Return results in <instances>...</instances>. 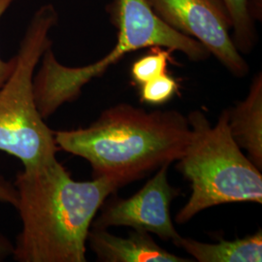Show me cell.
<instances>
[{
	"label": "cell",
	"instance_id": "cell-1",
	"mask_svg": "<svg viewBox=\"0 0 262 262\" xmlns=\"http://www.w3.org/2000/svg\"><path fill=\"white\" fill-rule=\"evenodd\" d=\"M21 221L13 257L19 262H84L96 213L121 186L108 178L77 182L56 159L17 174Z\"/></svg>",
	"mask_w": 262,
	"mask_h": 262
},
{
	"label": "cell",
	"instance_id": "cell-2",
	"mask_svg": "<svg viewBox=\"0 0 262 262\" xmlns=\"http://www.w3.org/2000/svg\"><path fill=\"white\" fill-rule=\"evenodd\" d=\"M190 125L177 110L148 112L130 104L104 110L86 128L56 131V146L85 159L94 178H108L123 187L182 158Z\"/></svg>",
	"mask_w": 262,
	"mask_h": 262
},
{
	"label": "cell",
	"instance_id": "cell-3",
	"mask_svg": "<svg viewBox=\"0 0 262 262\" xmlns=\"http://www.w3.org/2000/svg\"><path fill=\"white\" fill-rule=\"evenodd\" d=\"M190 139L177 169L191 185V195L178 212L176 223L185 224L211 207L262 203L260 170L235 142L228 125V111L221 113L215 125L200 110L189 113Z\"/></svg>",
	"mask_w": 262,
	"mask_h": 262
},
{
	"label": "cell",
	"instance_id": "cell-4",
	"mask_svg": "<svg viewBox=\"0 0 262 262\" xmlns=\"http://www.w3.org/2000/svg\"><path fill=\"white\" fill-rule=\"evenodd\" d=\"M118 42L112 51L93 64L67 67L60 64L49 48L42 66L33 78L38 111L45 120L62 104L76 99L84 84L119 61L125 54L143 48L161 47L178 51L192 61L208 58L202 44L166 25L147 0H118Z\"/></svg>",
	"mask_w": 262,
	"mask_h": 262
},
{
	"label": "cell",
	"instance_id": "cell-5",
	"mask_svg": "<svg viewBox=\"0 0 262 262\" xmlns=\"http://www.w3.org/2000/svg\"><path fill=\"white\" fill-rule=\"evenodd\" d=\"M57 21L53 4H45L34 13L14 56V69L0 88V151L19 159L24 169L56 159L59 150L54 131L38 111L33 90L35 68L52 46L50 32Z\"/></svg>",
	"mask_w": 262,
	"mask_h": 262
},
{
	"label": "cell",
	"instance_id": "cell-6",
	"mask_svg": "<svg viewBox=\"0 0 262 262\" xmlns=\"http://www.w3.org/2000/svg\"><path fill=\"white\" fill-rule=\"evenodd\" d=\"M169 27L195 39L233 75L242 78L249 66L229 34L230 20L215 0H147Z\"/></svg>",
	"mask_w": 262,
	"mask_h": 262
},
{
	"label": "cell",
	"instance_id": "cell-7",
	"mask_svg": "<svg viewBox=\"0 0 262 262\" xmlns=\"http://www.w3.org/2000/svg\"><path fill=\"white\" fill-rule=\"evenodd\" d=\"M168 167L169 164L159 167L157 174L129 198L114 197L96 221L94 220L92 227L126 226L158 235L165 241L177 239L180 234L173 225L170 205L180 190L169 184Z\"/></svg>",
	"mask_w": 262,
	"mask_h": 262
},
{
	"label": "cell",
	"instance_id": "cell-8",
	"mask_svg": "<svg viewBox=\"0 0 262 262\" xmlns=\"http://www.w3.org/2000/svg\"><path fill=\"white\" fill-rule=\"evenodd\" d=\"M97 260L103 262H189L190 259L170 253L161 248L150 233L133 230L127 238L91 227L88 242Z\"/></svg>",
	"mask_w": 262,
	"mask_h": 262
},
{
	"label": "cell",
	"instance_id": "cell-9",
	"mask_svg": "<svg viewBox=\"0 0 262 262\" xmlns=\"http://www.w3.org/2000/svg\"><path fill=\"white\" fill-rule=\"evenodd\" d=\"M228 111L230 133L238 146L247 150L249 159L262 168V76H254L249 94Z\"/></svg>",
	"mask_w": 262,
	"mask_h": 262
},
{
	"label": "cell",
	"instance_id": "cell-10",
	"mask_svg": "<svg viewBox=\"0 0 262 262\" xmlns=\"http://www.w3.org/2000/svg\"><path fill=\"white\" fill-rule=\"evenodd\" d=\"M174 245L185 250L199 262L262 261V232L248 235L233 241L220 240L217 243H202L179 236Z\"/></svg>",
	"mask_w": 262,
	"mask_h": 262
},
{
	"label": "cell",
	"instance_id": "cell-11",
	"mask_svg": "<svg viewBox=\"0 0 262 262\" xmlns=\"http://www.w3.org/2000/svg\"><path fill=\"white\" fill-rule=\"evenodd\" d=\"M222 1L234 32L235 46L240 53H250L256 42V32L249 12V0Z\"/></svg>",
	"mask_w": 262,
	"mask_h": 262
},
{
	"label": "cell",
	"instance_id": "cell-12",
	"mask_svg": "<svg viewBox=\"0 0 262 262\" xmlns=\"http://www.w3.org/2000/svg\"><path fill=\"white\" fill-rule=\"evenodd\" d=\"M172 50L161 47H151L150 53L137 59L131 66L132 80L143 84L151 79L167 73V66L172 61Z\"/></svg>",
	"mask_w": 262,
	"mask_h": 262
},
{
	"label": "cell",
	"instance_id": "cell-13",
	"mask_svg": "<svg viewBox=\"0 0 262 262\" xmlns=\"http://www.w3.org/2000/svg\"><path fill=\"white\" fill-rule=\"evenodd\" d=\"M140 86L141 101L150 105L166 103L179 93L177 81L167 73L158 76Z\"/></svg>",
	"mask_w": 262,
	"mask_h": 262
},
{
	"label": "cell",
	"instance_id": "cell-14",
	"mask_svg": "<svg viewBox=\"0 0 262 262\" xmlns=\"http://www.w3.org/2000/svg\"><path fill=\"white\" fill-rule=\"evenodd\" d=\"M0 201L16 206L18 201L17 189L14 185L10 184L2 176H0ZM14 247L9 241L0 235V261L4 260L8 255L13 253Z\"/></svg>",
	"mask_w": 262,
	"mask_h": 262
},
{
	"label": "cell",
	"instance_id": "cell-15",
	"mask_svg": "<svg viewBox=\"0 0 262 262\" xmlns=\"http://www.w3.org/2000/svg\"><path fill=\"white\" fill-rule=\"evenodd\" d=\"M16 0H0V19L4 15V13L9 9L12 3ZM15 66V58H11L9 61H5L0 58V88L6 82L12 73Z\"/></svg>",
	"mask_w": 262,
	"mask_h": 262
},
{
	"label": "cell",
	"instance_id": "cell-16",
	"mask_svg": "<svg viewBox=\"0 0 262 262\" xmlns=\"http://www.w3.org/2000/svg\"><path fill=\"white\" fill-rule=\"evenodd\" d=\"M261 0H249V12L253 19H261Z\"/></svg>",
	"mask_w": 262,
	"mask_h": 262
}]
</instances>
